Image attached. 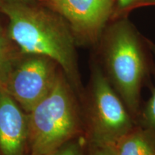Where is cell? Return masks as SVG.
<instances>
[{"label":"cell","instance_id":"obj_1","mask_svg":"<svg viewBox=\"0 0 155 155\" xmlns=\"http://www.w3.org/2000/svg\"><path fill=\"white\" fill-rule=\"evenodd\" d=\"M0 10L8 19L7 33L19 53L44 56L55 61L77 96L82 98L77 42L63 17L48 7L15 0H0Z\"/></svg>","mask_w":155,"mask_h":155},{"label":"cell","instance_id":"obj_2","mask_svg":"<svg viewBox=\"0 0 155 155\" xmlns=\"http://www.w3.org/2000/svg\"><path fill=\"white\" fill-rule=\"evenodd\" d=\"M96 46L98 63L137 122L141 90L152 63L148 39L128 17H121L108 23Z\"/></svg>","mask_w":155,"mask_h":155},{"label":"cell","instance_id":"obj_3","mask_svg":"<svg viewBox=\"0 0 155 155\" xmlns=\"http://www.w3.org/2000/svg\"><path fill=\"white\" fill-rule=\"evenodd\" d=\"M77 94L61 69L53 88L28 114L30 155H44L84 134Z\"/></svg>","mask_w":155,"mask_h":155},{"label":"cell","instance_id":"obj_4","mask_svg":"<svg viewBox=\"0 0 155 155\" xmlns=\"http://www.w3.org/2000/svg\"><path fill=\"white\" fill-rule=\"evenodd\" d=\"M84 99L82 115L88 145L114 146L137 124L98 62L93 64Z\"/></svg>","mask_w":155,"mask_h":155},{"label":"cell","instance_id":"obj_5","mask_svg":"<svg viewBox=\"0 0 155 155\" xmlns=\"http://www.w3.org/2000/svg\"><path fill=\"white\" fill-rule=\"evenodd\" d=\"M24 56L13 68L4 89L28 114L53 88L61 68L44 56Z\"/></svg>","mask_w":155,"mask_h":155},{"label":"cell","instance_id":"obj_6","mask_svg":"<svg viewBox=\"0 0 155 155\" xmlns=\"http://www.w3.org/2000/svg\"><path fill=\"white\" fill-rule=\"evenodd\" d=\"M68 23L77 43L96 45L111 20L114 0H45Z\"/></svg>","mask_w":155,"mask_h":155},{"label":"cell","instance_id":"obj_7","mask_svg":"<svg viewBox=\"0 0 155 155\" xmlns=\"http://www.w3.org/2000/svg\"><path fill=\"white\" fill-rule=\"evenodd\" d=\"M28 148V114L0 88V155H25Z\"/></svg>","mask_w":155,"mask_h":155},{"label":"cell","instance_id":"obj_8","mask_svg":"<svg viewBox=\"0 0 155 155\" xmlns=\"http://www.w3.org/2000/svg\"><path fill=\"white\" fill-rule=\"evenodd\" d=\"M114 147L116 155H155V131L137 124Z\"/></svg>","mask_w":155,"mask_h":155},{"label":"cell","instance_id":"obj_9","mask_svg":"<svg viewBox=\"0 0 155 155\" xmlns=\"http://www.w3.org/2000/svg\"><path fill=\"white\" fill-rule=\"evenodd\" d=\"M16 46L11 40L7 30L0 25V88H5L11 71L20 58L17 53Z\"/></svg>","mask_w":155,"mask_h":155},{"label":"cell","instance_id":"obj_10","mask_svg":"<svg viewBox=\"0 0 155 155\" xmlns=\"http://www.w3.org/2000/svg\"><path fill=\"white\" fill-rule=\"evenodd\" d=\"M148 42L152 53V67L155 75V44L149 40ZM139 119H140L141 125L155 131V86L150 98L147 101L143 111L140 112Z\"/></svg>","mask_w":155,"mask_h":155},{"label":"cell","instance_id":"obj_11","mask_svg":"<svg viewBox=\"0 0 155 155\" xmlns=\"http://www.w3.org/2000/svg\"><path fill=\"white\" fill-rule=\"evenodd\" d=\"M86 147L87 141L83 134L44 155H85Z\"/></svg>","mask_w":155,"mask_h":155},{"label":"cell","instance_id":"obj_12","mask_svg":"<svg viewBox=\"0 0 155 155\" xmlns=\"http://www.w3.org/2000/svg\"><path fill=\"white\" fill-rule=\"evenodd\" d=\"M137 0H114V10L112 19L128 17L129 13L135 9Z\"/></svg>","mask_w":155,"mask_h":155},{"label":"cell","instance_id":"obj_13","mask_svg":"<svg viewBox=\"0 0 155 155\" xmlns=\"http://www.w3.org/2000/svg\"><path fill=\"white\" fill-rule=\"evenodd\" d=\"M88 155H116L114 146L88 145Z\"/></svg>","mask_w":155,"mask_h":155},{"label":"cell","instance_id":"obj_14","mask_svg":"<svg viewBox=\"0 0 155 155\" xmlns=\"http://www.w3.org/2000/svg\"><path fill=\"white\" fill-rule=\"evenodd\" d=\"M147 6H155V0H137L135 9Z\"/></svg>","mask_w":155,"mask_h":155},{"label":"cell","instance_id":"obj_15","mask_svg":"<svg viewBox=\"0 0 155 155\" xmlns=\"http://www.w3.org/2000/svg\"><path fill=\"white\" fill-rule=\"evenodd\" d=\"M15 1L22 2H27V3H34L35 0H15Z\"/></svg>","mask_w":155,"mask_h":155}]
</instances>
